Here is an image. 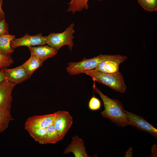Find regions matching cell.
<instances>
[{"label":"cell","mask_w":157,"mask_h":157,"mask_svg":"<svg viewBox=\"0 0 157 157\" xmlns=\"http://www.w3.org/2000/svg\"><path fill=\"white\" fill-rule=\"evenodd\" d=\"M94 91L97 93L103 101L104 110L101 113L103 117L107 118L118 126H133L124 111L123 105L119 100L110 98L103 94L94 84Z\"/></svg>","instance_id":"1"},{"label":"cell","mask_w":157,"mask_h":157,"mask_svg":"<svg viewBox=\"0 0 157 157\" xmlns=\"http://www.w3.org/2000/svg\"><path fill=\"white\" fill-rule=\"evenodd\" d=\"M92 77L96 81L119 92L124 93L126 89L122 74L118 72L113 73H105L95 71L93 69L83 72Z\"/></svg>","instance_id":"2"},{"label":"cell","mask_w":157,"mask_h":157,"mask_svg":"<svg viewBox=\"0 0 157 157\" xmlns=\"http://www.w3.org/2000/svg\"><path fill=\"white\" fill-rule=\"evenodd\" d=\"M116 55H103L90 59L84 58L82 60L78 62H69L66 67L67 72L70 75L79 74L85 71L94 69L101 61L115 57Z\"/></svg>","instance_id":"3"},{"label":"cell","mask_w":157,"mask_h":157,"mask_svg":"<svg viewBox=\"0 0 157 157\" xmlns=\"http://www.w3.org/2000/svg\"><path fill=\"white\" fill-rule=\"evenodd\" d=\"M74 24L72 23L65 31L61 33H51L47 37V44L58 50L62 47L67 45L72 51L74 44L73 40L75 33Z\"/></svg>","instance_id":"4"},{"label":"cell","mask_w":157,"mask_h":157,"mask_svg":"<svg viewBox=\"0 0 157 157\" xmlns=\"http://www.w3.org/2000/svg\"><path fill=\"white\" fill-rule=\"evenodd\" d=\"M17 84L6 80L0 83V110L10 113L13 100L11 94Z\"/></svg>","instance_id":"5"},{"label":"cell","mask_w":157,"mask_h":157,"mask_svg":"<svg viewBox=\"0 0 157 157\" xmlns=\"http://www.w3.org/2000/svg\"><path fill=\"white\" fill-rule=\"evenodd\" d=\"M47 37L43 36L42 33L34 35L26 34L23 37L19 38H14L11 42L10 46L13 50L20 46L28 47L36 45H44L47 44Z\"/></svg>","instance_id":"6"},{"label":"cell","mask_w":157,"mask_h":157,"mask_svg":"<svg viewBox=\"0 0 157 157\" xmlns=\"http://www.w3.org/2000/svg\"><path fill=\"white\" fill-rule=\"evenodd\" d=\"M73 123V118L67 111L56 112V115L53 124L61 140L65 137Z\"/></svg>","instance_id":"7"},{"label":"cell","mask_w":157,"mask_h":157,"mask_svg":"<svg viewBox=\"0 0 157 157\" xmlns=\"http://www.w3.org/2000/svg\"><path fill=\"white\" fill-rule=\"evenodd\" d=\"M56 112L52 114L35 115L28 117L24 124V129L27 131L33 128H47L53 124Z\"/></svg>","instance_id":"8"},{"label":"cell","mask_w":157,"mask_h":157,"mask_svg":"<svg viewBox=\"0 0 157 157\" xmlns=\"http://www.w3.org/2000/svg\"><path fill=\"white\" fill-rule=\"evenodd\" d=\"M128 58L126 56L117 55L115 58L101 62L94 70L105 73H113L119 72L120 64Z\"/></svg>","instance_id":"9"},{"label":"cell","mask_w":157,"mask_h":157,"mask_svg":"<svg viewBox=\"0 0 157 157\" xmlns=\"http://www.w3.org/2000/svg\"><path fill=\"white\" fill-rule=\"evenodd\" d=\"M124 111L132 124L138 130L147 132L157 139V130L151 124L140 116L124 110Z\"/></svg>","instance_id":"10"},{"label":"cell","mask_w":157,"mask_h":157,"mask_svg":"<svg viewBox=\"0 0 157 157\" xmlns=\"http://www.w3.org/2000/svg\"><path fill=\"white\" fill-rule=\"evenodd\" d=\"M4 72L6 80L17 84L22 83L31 76L22 65L12 69L5 68Z\"/></svg>","instance_id":"11"},{"label":"cell","mask_w":157,"mask_h":157,"mask_svg":"<svg viewBox=\"0 0 157 157\" xmlns=\"http://www.w3.org/2000/svg\"><path fill=\"white\" fill-rule=\"evenodd\" d=\"M72 152L75 157H90L87 154L84 142L78 135L72 137L71 143L68 145L63 152L64 154Z\"/></svg>","instance_id":"12"},{"label":"cell","mask_w":157,"mask_h":157,"mask_svg":"<svg viewBox=\"0 0 157 157\" xmlns=\"http://www.w3.org/2000/svg\"><path fill=\"white\" fill-rule=\"evenodd\" d=\"M31 55H34L44 61L55 55L58 50L49 45H40L28 47Z\"/></svg>","instance_id":"13"},{"label":"cell","mask_w":157,"mask_h":157,"mask_svg":"<svg viewBox=\"0 0 157 157\" xmlns=\"http://www.w3.org/2000/svg\"><path fill=\"white\" fill-rule=\"evenodd\" d=\"M30 136L40 144H49L47 128H33L27 130Z\"/></svg>","instance_id":"14"},{"label":"cell","mask_w":157,"mask_h":157,"mask_svg":"<svg viewBox=\"0 0 157 157\" xmlns=\"http://www.w3.org/2000/svg\"><path fill=\"white\" fill-rule=\"evenodd\" d=\"M15 36L8 34H3L0 35V53L6 56H10L14 51L10 47L11 41Z\"/></svg>","instance_id":"15"},{"label":"cell","mask_w":157,"mask_h":157,"mask_svg":"<svg viewBox=\"0 0 157 157\" xmlns=\"http://www.w3.org/2000/svg\"><path fill=\"white\" fill-rule=\"evenodd\" d=\"M44 61L32 55H31L30 58L22 65L30 76L37 69L42 65Z\"/></svg>","instance_id":"16"},{"label":"cell","mask_w":157,"mask_h":157,"mask_svg":"<svg viewBox=\"0 0 157 157\" xmlns=\"http://www.w3.org/2000/svg\"><path fill=\"white\" fill-rule=\"evenodd\" d=\"M89 0H71L68 3L69 6L67 12H72L74 14L76 11L80 12L84 9L87 10L89 8L88 2ZM102 1L104 0H97Z\"/></svg>","instance_id":"17"},{"label":"cell","mask_w":157,"mask_h":157,"mask_svg":"<svg viewBox=\"0 0 157 157\" xmlns=\"http://www.w3.org/2000/svg\"><path fill=\"white\" fill-rule=\"evenodd\" d=\"M14 119L10 113L0 110V133L8 128L10 122Z\"/></svg>","instance_id":"18"},{"label":"cell","mask_w":157,"mask_h":157,"mask_svg":"<svg viewBox=\"0 0 157 157\" xmlns=\"http://www.w3.org/2000/svg\"><path fill=\"white\" fill-rule=\"evenodd\" d=\"M49 144H55L61 140L60 137L53 124L47 128Z\"/></svg>","instance_id":"19"},{"label":"cell","mask_w":157,"mask_h":157,"mask_svg":"<svg viewBox=\"0 0 157 157\" xmlns=\"http://www.w3.org/2000/svg\"><path fill=\"white\" fill-rule=\"evenodd\" d=\"M140 6L145 10L150 12L157 10V0H137Z\"/></svg>","instance_id":"20"},{"label":"cell","mask_w":157,"mask_h":157,"mask_svg":"<svg viewBox=\"0 0 157 157\" xmlns=\"http://www.w3.org/2000/svg\"><path fill=\"white\" fill-rule=\"evenodd\" d=\"M13 62L10 56L5 55L0 53V70L7 68Z\"/></svg>","instance_id":"21"},{"label":"cell","mask_w":157,"mask_h":157,"mask_svg":"<svg viewBox=\"0 0 157 157\" xmlns=\"http://www.w3.org/2000/svg\"><path fill=\"white\" fill-rule=\"evenodd\" d=\"M101 105L100 101L94 95L90 99L88 103V108L92 111H96L100 110Z\"/></svg>","instance_id":"22"},{"label":"cell","mask_w":157,"mask_h":157,"mask_svg":"<svg viewBox=\"0 0 157 157\" xmlns=\"http://www.w3.org/2000/svg\"><path fill=\"white\" fill-rule=\"evenodd\" d=\"M8 25L5 18L0 22V35L9 33Z\"/></svg>","instance_id":"23"},{"label":"cell","mask_w":157,"mask_h":157,"mask_svg":"<svg viewBox=\"0 0 157 157\" xmlns=\"http://www.w3.org/2000/svg\"><path fill=\"white\" fill-rule=\"evenodd\" d=\"M3 0H0V22L5 18V15L2 8Z\"/></svg>","instance_id":"24"},{"label":"cell","mask_w":157,"mask_h":157,"mask_svg":"<svg viewBox=\"0 0 157 157\" xmlns=\"http://www.w3.org/2000/svg\"><path fill=\"white\" fill-rule=\"evenodd\" d=\"M6 80L4 72V69L0 70V83Z\"/></svg>","instance_id":"25"},{"label":"cell","mask_w":157,"mask_h":157,"mask_svg":"<svg viewBox=\"0 0 157 157\" xmlns=\"http://www.w3.org/2000/svg\"><path fill=\"white\" fill-rule=\"evenodd\" d=\"M132 147H130L127 151L126 153L125 157H132Z\"/></svg>","instance_id":"26"}]
</instances>
